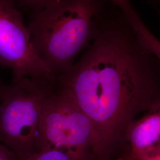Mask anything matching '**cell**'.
Returning <instances> with one entry per match:
<instances>
[{"label": "cell", "mask_w": 160, "mask_h": 160, "mask_svg": "<svg viewBox=\"0 0 160 160\" xmlns=\"http://www.w3.org/2000/svg\"><path fill=\"white\" fill-rule=\"evenodd\" d=\"M157 62L120 9L109 3L88 49L57 79L91 122L97 157L125 134L143 106Z\"/></svg>", "instance_id": "1"}, {"label": "cell", "mask_w": 160, "mask_h": 160, "mask_svg": "<svg viewBox=\"0 0 160 160\" xmlns=\"http://www.w3.org/2000/svg\"><path fill=\"white\" fill-rule=\"evenodd\" d=\"M108 0H52L31 12V42L56 78L68 72L78 53L96 36Z\"/></svg>", "instance_id": "2"}, {"label": "cell", "mask_w": 160, "mask_h": 160, "mask_svg": "<svg viewBox=\"0 0 160 160\" xmlns=\"http://www.w3.org/2000/svg\"><path fill=\"white\" fill-rule=\"evenodd\" d=\"M57 82L12 76L0 109V142L22 160L36 152L40 118Z\"/></svg>", "instance_id": "3"}, {"label": "cell", "mask_w": 160, "mask_h": 160, "mask_svg": "<svg viewBox=\"0 0 160 160\" xmlns=\"http://www.w3.org/2000/svg\"><path fill=\"white\" fill-rule=\"evenodd\" d=\"M94 140L91 122L67 90L59 85L42 114L36 151L56 149L74 160H86L90 151L93 154Z\"/></svg>", "instance_id": "4"}, {"label": "cell", "mask_w": 160, "mask_h": 160, "mask_svg": "<svg viewBox=\"0 0 160 160\" xmlns=\"http://www.w3.org/2000/svg\"><path fill=\"white\" fill-rule=\"evenodd\" d=\"M0 66L10 69L12 76L58 81L34 50L13 0H0Z\"/></svg>", "instance_id": "5"}, {"label": "cell", "mask_w": 160, "mask_h": 160, "mask_svg": "<svg viewBox=\"0 0 160 160\" xmlns=\"http://www.w3.org/2000/svg\"><path fill=\"white\" fill-rule=\"evenodd\" d=\"M126 133L131 155L160 151V100L151 103L140 119L133 120Z\"/></svg>", "instance_id": "6"}, {"label": "cell", "mask_w": 160, "mask_h": 160, "mask_svg": "<svg viewBox=\"0 0 160 160\" xmlns=\"http://www.w3.org/2000/svg\"><path fill=\"white\" fill-rule=\"evenodd\" d=\"M123 14L138 38L142 42L160 64V41L152 34L143 23L133 6H128L123 10Z\"/></svg>", "instance_id": "7"}, {"label": "cell", "mask_w": 160, "mask_h": 160, "mask_svg": "<svg viewBox=\"0 0 160 160\" xmlns=\"http://www.w3.org/2000/svg\"><path fill=\"white\" fill-rule=\"evenodd\" d=\"M22 160H74L69 155L56 149L36 151Z\"/></svg>", "instance_id": "8"}, {"label": "cell", "mask_w": 160, "mask_h": 160, "mask_svg": "<svg viewBox=\"0 0 160 160\" xmlns=\"http://www.w3.org/2000/svg\"><path fill=\"white\" fill-rule=\"evenodd\" d=\"M16 6L31 12L39 10L52 0H13Z\"/></svg>", "instance_id": "9"}, {"label": "cell", "mask_w": 160, "mask_h": 160, "mask_svg": "<svg viewBox=\"0 0 160 160\" xmlns=\"http://www.w3.org/2000/svg\"><path fill=\"white\" fill-rule=\"evenodd\" d=\"M133 160H160V151L138 153L131 155Z\"/></svg>", "instance_id": "10"}, {"label": "cell", "mask_w": 160, "mask_h": 160, "mask_svg": "<svg viewBox=\"0 0 160 160\" xmlns=\"http://www.w3.org/2000/svg\"><path fill=\"white\" fill-rule=\"evenodd\" d=\"M0 160H18L15 154L0 142Z\"/></svg>", "instance_id": "11"}, {"label": "cell", "mask_w": 160, "mask_h": 160, "mask_svg": "<svg viewBox=\"0 0 160 160\" xmlns=\"http://www.w3.org/2000/svg\"><path fill=\"white\" fill-rule=\"evenodd\" d=\"M6 86H7L5 85L4 83L2 82V81L1 78V77H0V109H1V103H2V101L3 99V97H4V94L5 92Z\"/></svg>", "instance_id": "12"}, {"label": "cell", "mask_w": 160, "mask_h": 160, "mask_svg": "<svg viewBox=\"0 0 160 160\" xmlns=\"http://www.w3.org/2000/svg\"><path fill=\"white\" fill-rule=\"evenodd\" d=\"M156 8V10L157 11V12H158V14L160 15V8H158V7H156L155 8Z\"/></svg>", "instance_id": "13"}, {"label": "cell", "mask_w": 160, "mask_h": 160, "mask_svg": "<svg viewBox=\"0 0 160 160\" xmlns=\"http://www.w3.org/2000/svg\"><path fill=\"white\" fill-rule=\"evenodd\" d=\"M155 1H156V2H159L160 3V0H154Z\"/></svg>", "instance_id": "14"}, {"label": "cell", "mask_w": 160, "mask_h": 160, "mask_svg": "<svg viewBox=\"0 0 160 160\" xmlns=\"http://www.w3.org/2000/svg\"><path fill=\"white\" fill-rule=\"evenodd\" d=\"M132 160V159L131 158H129V160Z\"/></svg>", "instance_id": "15"}, {"label": "cell", "mask_w": 160, "mask_h": 160, "mask_svg": "<svg viewBox=\"0 0 160 160\" xmlns=\"http://www.w3.org/2000/svg\"></svg>", "instance_id": "16"}]
</instances>
